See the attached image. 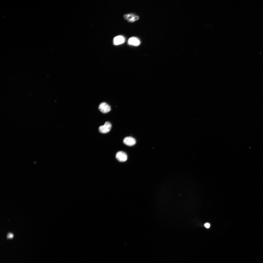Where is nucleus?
Instances as JSON below:
<instances>
[{
  "label": "nucleus",
  "mask_w": 263,
  "mask_h": 263,
  "mask_svg": "<svg viewBox=\"0 0 263 263\" xmlns=\"http://www.w3.org/2000/svg\"><path fill=\"white\" fill-rule=\"evenodd\" d=\"M204 225L206 228H208L210 227V225L209 223H207L204 224Z\"/></svg>",
  "instance_id": "1a4fd4ad"
},
{
  "label": "nucleus",
  "mask_w": 263,
  "mask_h": 263,
  "mask_svg": "<svg viewBox=\"0 0 263 263\" xmlns=\"http://www.w3.org/2000/svg\"><path fill=\"white\" fill-rule=\"evenodd\" d=\"M13 237V234L10 233H8L7 235V237L8 238L11 239Z\"/></svg>",
  "instance_id": "6e6552de"
},
{
  "label": "nucleus",
  "mask_w": 263,
  "mask_h": 263,
  "mask_svg": "<svg viewBox=\"0 0 263 263\" xmlns=\"http://www.w3.org/2000/svg\"><path fill=\"white\" fill-rule=\"evenodd\" d=\"M113 44L117 45L123 43L125 41V38L121 35H119L115 37L113 39Z\"/></svg>",
  "instance_id": "423d86ee"
},
{
  "label": "nucleus",
  "mask_w": 263,
  "mask_h": 263,
  "mask_svg": "<svg viewBox=\"0 0 263 263\" xmlns=\"http://www.w3.org/2000/svg\"><path fill=\"white\" fill-rule=\"evenodd\" d=\"M124 19L129 22H132L139 19V16L133 14H128L124 15Z\"/></svg>",
  "instance_id": "20e7f679"
},
{
  "label": "nucleus",
  "mask_w": 263,
  "mask_h": 263,
  "mask_svg": "<svg viewBox=\"0 0 263 263\" xmlns=\"http://www.w3.org/2000/svg\"><path fill=\"white\" fill-rule=\"evenodd\" d=\"M123 141L125 144L129 146L134 145L136 142L135 139L131 137H125L123 140Z\"/></svg>",
  "instance_id": "39448f33"
},
{
  "label": "nucleus",
  "mask_w": 263,
  "mask_h": 263,
  "mask_svg": "<svg viewBox=\"0 0 263 263\" xmlns=\"http://www.w3.org/2000/svg\"><path fill=\"white\" fill-rule=\"evenodd\" d=\"M98 108L99 110L103 113H107L111 110L110 106L105 102L101 103L99 104Z\"/></svg>",
  "instance_id": "f03ea898"
},
{
  "label": "nucleus",
  "mask_w": 263,
  "mask_h": 263,
  "mask_svg": "<svg viewBox=\"0 0 263 263\" xmlns=\"http://www.w3.org/2000/svg\"><path fill=\"white\" fill-rule=\"evenodd\" d=\"M128 43L129 45L137 46L140 44V41L137 38L132 37L130 38L129 39Z\"/></svg>",
  "instance_id": "0eeeda50"
},
{
  "label": "nucleus",
  "mask_w": 263,
  "mask_h": 263,
  "mask_svg": "<svg viewBox=\"0 0 263 263\" xmlns=\"http://www.w3.org/2000/svg\"><path fill=\"white\" fill-rule=\"evenodd\" d=\"M112 127L111 124L109 122H106L104 125L100 126L99 131L101 133H106L110 131Z\"/></svg>",
  "instance_id": "f257e3e1"
},
{
  "label": "nucleus",
  "mask_w": 263,
  "mask_h": 263,
  "mask_svg": "<svg viewBox=\"0 0 263 263\" xmlns=\"http://www.w3.org/2000/svg\"><path fill=\"white\" fill-rule=\"evenodd\" d=\"M116 158L119 161L122 162L125 161L127 158L126 154L124 152L120 151L117 152L116 155Z\"/></svg>",
  "instance_id": "7ed1b4c3"
}]
</instances>
